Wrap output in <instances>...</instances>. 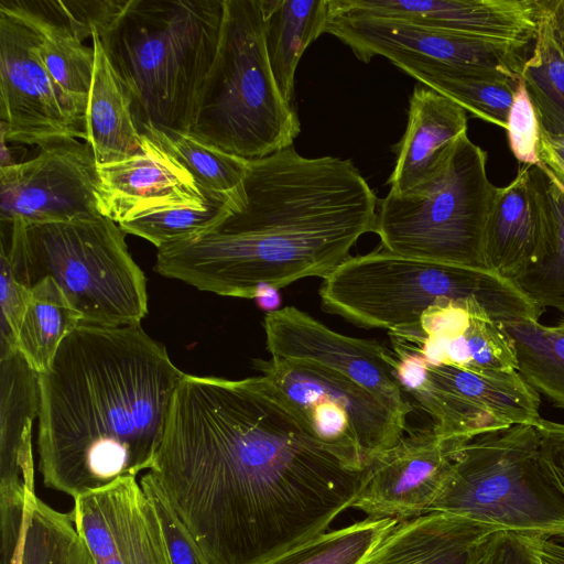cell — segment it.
<instances>
[{
  "mask_svg": "<svg viewBox=\"0 0 564 564\" xmlns=\"http://www.w3.org/2000/svg\"><path fill=\"white\" fill-rule=\"evenodd\" d=\"M364 63L375 56L397 67L432 64L501 73L519 82L533 44L489 40L408 21L348 12L330 6L325 29Z\"/></svg>",
  "mask_w": 564,
  "mask_h": 564,
  "instance_id": "cell-12",
  "label": "cell"
},
{
  "mask_svg": "<svg viewBox=\"0 0 564 564\" xmlns=\"http://www.w3.org/2000/svg\"><path fill=\"white\" fill-rule=\"evenodd\" d=\"M400 520L373 518L324 532L263 564H365Z\"/></svg>",
  "mask_w": 564,
  "mask_h": 564,
  "instance_id": "cell-35",
  "label": "cell"
},
{
  "mask_svg": "<svg viewBox=\"0 0 564 564\" xmlns=\"http://www.w3.org/2000/svg\"><path fill=\"white\" fill-rule=\"evenodd\" d=\"M11 1L37 28L40 56L66 102L80 139L86 141V113L95 66L94 47L84 45L74 34L56 0Z\"/></svg>",
  "mask_w": 564,
  "mask_h": 564,
  "instance_id": "cell-25",
  "label": "cell"
},
{
  "mask_svg": "<svg viewBox=\"0 0 564 564\" xmlns=\"http://www.w3.org/2000/svg\"><path fill=\"white\" fill-rule=\"evenodd\" d=\"M263 329L271 358L318 364L364 387L401 417L412 412L397 377V356L380 343L337 333L294 306L267 313Z\"/></svg>",
  "mask_w": 564,
  "mask_h": 564,
  "instance_id": "cell-15",
  "label": "cell"
},
{
  "mask_svg": "<svg viewBox=\"0 0 564 564\" xmlns=\"http://www.w3.org/2000/svg\"><path fill=\"white\" fill-rule=\"evenodd\" d=\"M549 17L564 52V0H549Z\"/></svg>",
  "mask_w": 564,
  "mask_h": 564,
  "instance_id": "cell-46",
  "label": "cell"
},
{
  "mask_svg": "<svg viewBox=\"0 0 564 564\" xmlns=\"http://www.w3.org/2000/svg\"><path fill=\"white\" fill-rule=\"evenodd\" d=\"M520 79L535 108L540 128L564 134V52L549 17V1Z\"/></svg>",
  "mask_w": 564,
  "mask_h": 564,
  "instance_id": "cell-34",
  "label": "cell"
},
{
  "mask_svg": "<svg viewBox=\"0 0 564 564\" xmlns=\"http://www.w3.org/2000/svg\"><path fill=\"white\" fill-rule=\"evenodd\" d=\"M540 236L531 165H521L507 186L497 187L490 207L485 235L488 267L517 282L534 263Z\"/></svg>",
  "mask_w": 564,
  "mask_h": 564,
  "instance_id": "cell-24",
  "label": "cell"
},
{
  "mask_svg": "<svg viewBox=\"0 0 564 564\" xmlns=\"http://www.w3.org/2000/svg\"><path fill=\"white\" fill-rule=\"evenodd\" d=\"M95 66L86 113L87 140L98 164L120 162L144 152L130 95L93 31Z\"/></svg>",
  "mask_w": 564,
  "mask_h": 564,
  "instance_id": "cell-26",
  "label": "cell"
},
{
  "mask_svg": "<svg viewBox=\"0 0 564 564\" xmlns=\"http://www.w3.org/2000/svg\"><path fill=\"white\" fill-rule=\"evenodd\" d=\"M262 4L270 67L281 95L292 104L297 64L307 46L325 33L328 0H262Z\"/></svg>",
  "mask_w": 564,
  "mask_h": 564,
  "instance_id": "cell-27",
  "label": "cell"
},
{
  "mask_svg": "<svg viewBox=\"0 0 564 564\" xmlns=\"http://www.w3.org/2000/svg\"><path fill=\"white\" fill-rule=\"evenodd\" d=\"M540 166L564 191V134H553L540 128Z\"/></svg>",
  "mask_w": 564,
  "mask_h": 564,
  "instance_id": "cell-43",
  "label": "cell"
},
{
  "mask_svg": "<svg viewBox=\"0 0 564 564\" xmlns=\"http://www.w3.org/2000/svg\"><path fill=\"white\" fill-rule=\"evenodd\" d=\"M260 310L271 313L280 310L281 296L279 289L263 284L258 288L253 297Z\"/></svg>",
  "mask_w": 564,
  "mask_h": 564,
  "instance_id": "cell-45",
  "label": "cell"
},
{
  "mask_svg": "<svg viewBox=\"0 0 564 564\" xmlns=\"http://www.w3.org/2000/svg\"><path fill=\"white\" fill-rule=\"evenodd\" d=\"M24 523L22 564H77L82 539L72 511H57L33 495Z\"/></svg>",
  "mask_w": 564,
  "mask_h": 564,
  "instance_id": "cell-36",
  "label": "cell"
},
{
  "mask_svg": "<svg viewBox=\"0 0 564 564\" xmlns=\"http://www.w3.org/2000/svg\"><path fill=\"white\" fill-rule=\"evenodd\" d=\"M486 164V151L467 132L455 139L426 180L379 199L380 246L409 258L489 268L485 235L497 186Z\"/></svg>",
  "mask_w": 564,
  "mask_h": 564,
  "instance_id": "cell-8",
  "label": "cell"
},
{
  "mask_svg": "<svg viewBox=\"0 0 564 564\" xmlns=\"http://www.w3.org/2000/svg\"><path fill=\"white\" fill-rule=\"evenodd\" d=\"M398 68L456 102L471 117L507 129L509 110L519 82L485 69L432 64H404Z\"/></svg>",
  "mask_w": 564,
  "mask_h": 564,
  "instance_id": "cell-29",
  "label": "cell"
},
{
  "mask_svg": "<svg viewBox=\"0 0 564 564\" xmlns=\"http://www.w3.org/2000/svg\"><path fill=\"white\" fill-rule=\"evenodd\" d=\"M324 442L368 465L406 432V420L370 391L318 364L297 359L253 360Z\"/></svg>",
  "mask_w": 564,
  "mask_h": 564,
  "instance_id": "cell-11",
  "label": "cell"
},
{
  "mask_svg": "<svg viewBox=\"0 0 564 564\" xmlns=\"http://www.w3.org/2000/svg\"><path fill=\"white\" fill-rule=\"evenodd\" d=\"M40 414L39 373L18 351L0 359L1 552L21 538L28 499L35 495L32 426Z\"/></svg>",
  "mask_w": 564,
  "mask_h": 564,
  "instance_id": "cell-19",
  "label": "cell"
},
{
  "mask_svg": "<svg viewBox=\"0 0 564 564\" xmlns=\"http://www.w3.org/2000/svg\"><path fill=\"white\" fill-rule=\"evenodd\" d=\"M499 527L429 512L401 520L365 564H480Z\"/></svg>",
  "mask_w": 564,
  "mask_h": 564,
  "instance_id": "cell-21",
  "label": "cell"
},
{
  "mask_svg": "<svg viewBox=\"0 0 564 564\" xmlns=\"http://www.w3.org/2000/svg\"><path fill=\"white\" fill-rule=\"evenodd\" d=\"M141 134L160 144L194 177L203 193L242 198L249 161L199 141L192 134L145 126Z\"/></svg>",
  "mask_w": 564,
  "mask_h": 564,
  "instance_id": "cell-32",
  "label": "cell"
},
{
  "mask_svg": "<svg viewBox=\"0 0 564 564\" xmlns=\"http://www.w3.org/2000/svg\"><path fill=\"white\" fill-rule=\"evenodd\" d=\"M72 513L95 564H172L161 520L135 477L76 497Z\"/></svg>",
  "mask_w": 564,
  "mask_h": 564,
  "instance_id": "cell-17",
  "label": "cell"
},
{
  "mask_svg": "<svg viewBox=\"0 0 564 564\" xmlns=\"http://www.w3.org/2000/svg\"><path fill=\"white\" fill-rule=\"evenodd\" d=\"M502 326L514 341L520 376L540 397L564 410V334L534 319Z\"/></svg>",
  "mask_w": 564,
  "mask_h": 564,
  "instance_id": "cell-33",
  "label": "cell"
},
{
  "mask_svg": "<svg viewBox=\"0 0 564 564\" xmlns=\"http://www.w3.org/2000/svg\"><path fill=\"white\" fill-rule=\"evenodd\" d=\"M392 350L477 373L518 371L512 337L475 300L441 299L415 326L389 330Z\"/></svg>",
  "mask_w": 564,
  "mask_h": 564,
  "instance_id": "cell-16",
  "label": "cell"
},
{
  "mask_svg": "<svg viewBox=\"0 0 564 564\" xmlns=\"http://www.w3.org/2000/svg\"><path fill=\"white\" fill-rule=\"evenodd\" d=\"M140 484L161 520L172 564H208L155 475L148 470Z\"/></svg>",
  "mask_w": 564,
  "mask_h": 564,
  "instance_id": "cell-38",
  "label": "cell"
},
{
  "mask_svg": "<svg viewBox=\"0 0 564 564\" xmlns=\"http://www.w3.org/2000/svg\"><path fill=\"white\" fill-rule=\"evenodd\" d=\"M205 194L203 200L154 207L118 225L124 234L141 237L159 249L214 229L231 215L242 200L224 194Z\"/></svg>",
  "mask_w": 564,
  "mask_h": 564,
  "instance_id": "cell-31",
  "label": "cell"
},
{
  "mask_svg": "<svg viewBox=\"0 0 564 564\" xmlns=\"http://www.w3.org/2000/svg\"><path fill=\"white\" fill-rule=\"evenodd\" d=\"M224 0H131L100 37L139 131L188 132L218 47Z\"/></svg>",
  "mask_w": 564,
  "mask_h": 564,
  "instance_id": "cell-4",
  "label": "cell"
},
{
  "mask_svg": "<svg viewBox=\"0 0 564 564\" xmlns=\"http://www.w3.org/2000/svg\"><path fill=\"white\" fill-rule=\"evenodd\" d=\"M480 564H532V562L520 534L500 531L491 539Z\"/></svg>",
  "mask_w": 564,
  "mask_h": 564,
  "instance_id": "cell-42",
  "label": "cell"
},
{
  "mask_svg": "<svg viewBox=\"0 0 564 564\" xmlns=\"http://www.w3.org/2000/svg\"><path fill=\"white\" fill-rule=\"evenodd\" d=\"M184 376L141 324L79 323L39 375V470L73 499L149 470Z\"/></svg>",
  "mask_w": 564,
  "mask_h": 564,
  "instance_id": "cell-3",
  "label": "cell"
},
{
  "mask_svg": "<svg viewBox=\"0 0 564 564\" xmlns=\"http://www.w3.org/2000/svg\"><path fill=\"white\" fill-rule=\"evenodd\" d=\"M324 311L364 328H405L441 299H475L500 324L539 321L544 308L491 268L409 258L379 246L350 256L323 279Z\"/></svg>",
  "mask_w": 564,
  "mask_h": 564,
  "instance_id": "cell-5",
  "label": "cell"
},
{
  "mask_svg": "<svg viewBox=\"0 0 564 564\" xmlns=\"http://www.w3.org/2000/svg\"><path fill=\"white\" fill-rule=\"evenodd\" d=\"M99 184L88 142L72 137L51 141L32 160L0 167L1 226L99 217Z\"/></svg>",
  "mask_w": 564,
  "mask_h": 564,
  "instance_id": "cell-14",
  "label": "cell"
},
{
  "mask_svg": "<svg viewBox=\"0 0 564 564\" xmlns=\"http://www.w3.org/2000/svg\"><path fill=\"white\" fill-rule=\"evenodd\" d=\"M434 511L521 535L564 540V495L543 470L540 434L532 425H513L458 444Z\"/></svg>",
  "mask_w": 564,
  "mask_h": 564,
  "instance_id": "cell-9",
  "label": "cell"
},
{
  "mask_svg": "<svg viewBox=\"0 0 564 564\" xmlns=\"http://www.w3.org/2000/svg\"><path fill=\"white\" fill-rule=\"evenodd\" d=\"M549 0H405L403 20L489 40L533 44Z\"/></svg>",
  "mask_w": 564,
  "mask_h": 564,
  "instance_id": "cell-22",
  "label": "cell"
},
{
  "mask_svg": "<svg viewBox=\"0 0 564 564\" xmlns=\"http://www.w3.org/2000/svg\"><path fill=\"white\" fill-rule=\"evenodd\" d=\"M540 434V458L551 482L564 495V423L541 419L535 425Z\"/></svg>",
  "mask_w": 564,
  "mask_h": 564,
  "instance_id": "cell-41",
  "label": "cell"
},
{
  "mask_svg": "<svg viewBox=\"0 0 564 564\" xmlns=\"http://www.w3.org/2000/svg\"><path fill=\"white\" fill-rule=\"evenodd\" d=\"M509 148L522 165H539L540 122L524 83L519 79L507 121Z\"/></svg>",
  "mask_w": 564,
  "mask_h": 564,
  "instance_id": "cell-39",
  "label": "cell"
},
{
  "mask_svg": "<svg viewBox=\"0 0 564 564\" xmlns=\"http://www.w3.org/2000/svg\"><path fill=\"white\" fill-rule=\"evenodd\" d=\"M98 173L99 212L117 224L154 207L206 197L191 173L147 135L142 154L98 164Z\"/></svg>",
  "mask_w": 564,
  "mask_h": 564,
  "instance_id": "cell-20",
  "label": "cell"
},
{
  "mask_svg": "<svg viewBox=\"0 0 564 564\" xmlns=\"http://www.w3.org/2000/svg\"><path fill=\"white\" fill-rule=\"evenodd\" d=\"M456 447L433 427L411 431L368 464L351 507L368 517L400 521L429 513L449 476Z\"/></svg>",
  "mask_w": 564,
  "mask_h": 564,
  "instance_id": "cell-18",
  "label": "cell"
},
{
  "mask_svg": "<svg viewBox=\"0 0 564 564\" xmlns=\"http://www.w3.org/2000/svg\"><path fill=\"white\" fill-rule=\"evenodd\" d=\"M0 272V359L18 352L17 339L31 295L26 278L1 251Z\"/></svg>",
  "mask_w": 564,
  "mask_h": 564,
  "instance_id": "cell-37",
  "label": "cell"
},
{
  "mask_svg": "<svg viewBox=\"0 0 564 564\" xmlns=\"http://www.w3.org/2000/svg\"><path fill=\"white\" fill-rule=\"evenodd\" d=\"M367 466L265 377L184 373L151 470L208 564H263L324 533Z\"/></svg>",
  "mask_w": 564,
  "mask_h": 564,
  "instance_id": "cell-1",
  "label": "cell"
},
{
  "mask_svg": "<svg viewBox=\"0 0 564 564\" xmlns=\"http://www.w3.org/2000/svg\"><path fill=\"white\" fill-rule=\"evenodd\" d=\"M521 535V534H520ZM522 536V535H521ZM523 539V536H522ZM528 550H529V553H530V557H531V562L532 564H547L542 557L541 555L535 551L533 550L527 542L525 540L523 539Z\"/></svg>",
  "mask_w": 564,
  "mask_h": 564,
  "instance_id": "cell-48",
  "label": "cell"
},
{
  "mask_svg": "<svg viewBox=\"0 0 564 564\" xmlns=\"http://www.w3.org/2000/svg\"><path fill=\"white\" fill-rule=\"evenodd\" d=\"M40 32L11 0H0V132L37 145L80 139L39 53Z\"/></svg>",
  "mask_w": 564,
  "mask_h": 564,
  "instance_id": "cell-13",
  "label": "cell"
},
{
  "mask_svg": "<svg viewBox=\"0 0 564 564\" xmlns=\"http://www.w3.org/2000/svg\"><path fill=\"white\" fill-rule=\"evenodd\" d=\"M393 352L404 392L432 417L434 432L446 442L464 443L513 425L535 426L542 419L541 397L518 371L477 373Z\"/></svg>",
  "mask_w": 564,
  "mask_h": 564,
  "instance_id": "cell-10",
  "label": "cell"
},
{
  "mask_svg": "<svg viewBox=\"0 0 564 564\" xmlns=\"http://www.w3.org/2000/svg\"><path fill=\"white\" fill-rule=\"evenodd\" d=\"M264 29L262 0H224L218 47L187 132L248 161L293 147L301 131L273 77Z\"/></svg>",
  "mask_w": 564,
  "mask_h": 564,
  "instance_id": "cell-6",
  "label": "cell"
},
{
  "mask_svg": "<svg viewBox=\"0 0 564 564\" xmlns=\"http://www.w3.org/2000/svg\"><path fill=\"white\" fill-rule=\"evenodd\" d=\"M130 2L131 0H56L62 15L82 42L91 39L93 31H96L99 37L106 35Z\"/></svg>",
  "mask_w": 564,
  "mask_h": 564,
  "instance_id": "cell-40",
  "label": "cell"
},
{
  "mask_svg": "<svg viewBox=\"0 0 564 564\" xmlns=\"http://www.w3.org/2000/svg\"><path fill=\"white\" fill-rule=\"evenodd\" d=\"M555 328L562 334H564V318L561 319V322L555 326Z\"/></svg>",
  "mask_w": 564,
  "mask_h": 564,
  "instance_id": "cell-49",
  "label": "cell"
},
{
  "mask_svg": "<svg viewBox=\"0 0 564 564\" xmlns=\"http://www.w3.org/2000/svg\"><path fill=\"white\" fill-rule=\"evenodd\" d=\"M467 112L435 90L415 85L409 101L408 122L393 147L395 165L387 184L400 195L426 180L448 145L467 132Z\"/></svg>",
  "mask_w": 564,
  "mask_h": 564,
  "instance_id": "cell-23",
  "label": "cell"
},
{
  "mask_svg": "<svg viewBox=\"0 0 564 564\" xmlns=\"http://www.w3.org/2000/svg\"><path fill=\"white\" fill-rule=\"evenodd\" d=\"M540 215V246L534 263L517 280L542 308L564 314V191L540 166H531Z\"/></svg>",
  "mask_w": 564,
  "mask_h": 564,
  "instance_id": "cell-28",
  "label": "cell"
},
{
  "mask_svg": "<svg viewBox=\"0 0 564 564\" xmlns=\"http://www.w3.org/2000/svg\"><path fill=\"white\" fill-rule=\"evenodd\" d=\"M77 564H95L90 553L88 552L85 543L82 540L80 550L78 553Z\"/></svg>",
  "mask_w": 564,
  "mask_h": 564,
  "instance_id": "cell-47",
  "label": "cell"
},
{
  "mask_svg": "<svg viewBox=\"0 0 564 564\" xmlns=\"http://www.w3.org/2000/svg\"><path fill=\"white\" fill-rule=\"evenodd\" d=\"M82 323L57 283L46 276L31 289L22 317L17 347L39 375L48 370L63 339Z\"/></svg>",
  "mask_w": 564,
  "mask_h": 564,
  "instance_id": "cell-30",
  "label": "cell"
},
{
  "mask_svg": "<svg viewBox=\"0 0 564 564\" xmlns=\"http://www.w3.org/2000/svg\"><path fill=\"white\" fill-rule=\"evenodd\" d=\"M1 247L32 288L53 279L82 323L141 324L148 313L147 279L117 223L99 216L70 221L1 226Z\"/></svg>",
  "mask_w": 564,
  "mask_h": 564,
  "instance_id": "cell-7",
  "label": "cell"
},
{
  "mask_svg": "<svg viewBox=\"0 0 564 564\" xmlns=\"http://www.w3.org/2000/svg\"><path fill=\"white\" fill-rule=\"evenodd\" d=\"M524 540L547 564H564V540L540 535H524Z\"/></svg>",
  "mask_w": 564,
  "mask_h": 564,
  "instance_id": "cell-44",
  "label": "cell"
},
{
  "mask_svg": "<svg viewBox=\"0 0 564 564\" xmlns=\"http://www.w3.org/2000/svg\"><path fill=\"white\" fill-rule=\"evenodd\" d=\"M379 199L350 160L293 147L249 161L238 208L214 229L158 249L154 270L200 291L253 299L326 278L375 232Z\"/></svg>",
  "mask_w": 564,
  "mask_h": 564,
  "instance_id": "cell-2",
  "label": "cell"
}]
</instances>
